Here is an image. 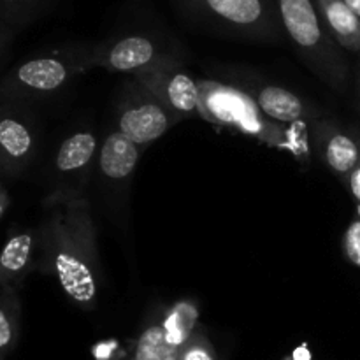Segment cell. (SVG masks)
Segmentation results:
<instances>
[{
	"mask_svg": "<svg viewBox=\"0 0 360 360\" xmlns=\"http://www.w3.org/2000/svg\"><path fill=\"white\" fill-rule=\"evenodd\" d=\"M35 269L55 278L67 299L79 309L90 311L98 304L102 267L97 229L86 197H46Z\"/></svg>",
	"mask_w": 360,
	"mask_h": 360,
	"instance_id": "cell-1",
	"label": "cell"
},
{
	"mask_svg": "<svg viewBox=\"0 0 360 360\" xmlns=\"http://www.w3.org/2000/svg\"><path fill=\"white\" fill-rule=\"evenodd\" d=\"M199 116L211 125L236 130L274 150L287 151L302 164L309 162L313 153L309 134L302 127H287L271 120L239 86L200 79Z\"/></svg>",
	"mask_w": 360,
	"mask_h": 360,
	"instance_id": "cell-2",
	"label": "cell"
},
{
	"mask_svg": "<svg viewBox=\"0 0 360 360\" xmlns=\"http://www.w3.org/2000/svg\"><path fill=\"white\" fill-rule=\"evenodd\" d=\"M285 37L306 67L334 90H343L348 63L343 48L326 27L315 0H274Z\"/></svg>",
	"mask_w": 360,
	"mask_h": 360,
	"instance_id": "cell-3",
	"label": "cell"
},
{
	"mask_svg": "<svg viewBox=\"0 0 360 360\" xmlns=\"http://www.w3.org/2000/svg\"><path fill=\"white\" fill-rule=\"evenodd\" d=\"M94 46L65 44L18 63L0 86L13 101H44L60 95L81 74L94 69Z\"/></svg>",
	"mask_w": 360,
	"mask_h": 360,
	"instance_id": "cell-4",
	"label": "cell"
},
{
	"mask_svg": "<svg viewBox=\"0 0 360 360\" xmlns=\"http://www.w3.org/2000/svg\"><path fill=\"white\" fill-rule=\"evenodd\" d=\"M195 23L231 37L257 42H280L283 25L274 0H178Z\"/></svg>",
	"mask_w": 360,
	"mask_h": 360,
	"instance_id": "cell-5",
	"label": "cell"
},
{
	"mask_svg": "<svg viewBox=\"0 0 360 360\" xmlns=\"http://www.w3.org/2000/svg\"><path fill=\"white\" fill-rule=\"evenodd\" d=\"M143 150V146L123 136L118 129L111 130L98 146L94 181H97L109 210L116 214L127 211L130 186Z\"/></svg>",
	"mask_w": 360,
	"mask_h": 360,
	"instance_id": "cell-6",
	"label": "cell"
},
{
	"mask_svg": "<svg viewBox=\"0 0 360 360\" xmlns=\"http://www.w3.org/2000/svg\"><path fill=\"white\" fill-rule=\"evenodd\" d=\"M97 136L90 129H77L58 144L51 164V192L48 197H86L95 176L98 155Z\"/></svg>",
	"mask_w": 360,
	"mask_h": 360,
	"instance_id": "cell-7",
	"label": "cell"
},
{
	"mask_svg": "<svg viewBox=\"0 0 360 360\" xmlns=\"http://www.w3.org/2000/svg\"><path fill=\"white\" fill-rule=\"evenodd\" d=\"M171 48L155 35L123 34L94 46V69H104L112 74H130L139 76L165 62L176 60Z\"/></svg>",
	"mask_w": 360,
	"mask_h": 360,
	"instance_id": "cell-8",
	"label": "cell"
},
{
	"mask_svg": "<svg viewBox=\"0 0 360 360\" xmlns=\"http://www.w3.org/2000/svg\"><path fill=\"white\" fill-rule=\"evenodd\" d=\"M179 120L151 91L132 79L116 109V129L139 146L160 139Z\"/></svg>",
	"mask_w": 360,
	"mask_h": 360,
	"instance_id": "cell-9",
	"label": "cell"
},
{
	"mask_svg": "<svg viewBox=\"0 0 360 360\" xmlns=\"http://www.w3.org/2000/svg\"><path fill=\"white\" fill-rule=\"evenodd\" d=\"M132 79L151 91L179 122L199 116V81L183 69L179 58L162 63Z\"/></svg>",
	"mask_w": 360,
	"mask_h": 360,
	"instance_id": "cell-10",
	"label": "cell"
},
{
	"mask_svg": "<svg viewBox=\"0 0 360 360\" xmlns=\"http://www.w3.org/2000/svg\"><path fill=\"white\" fill-rule=\"evenodd\" d=\"M39 137L34 123L18 111H0V169L7 174L23 172L37 155Z\"/></svg>",
	"mask_w": 360,
	"mask_h": 360,
	"instance_id": "cell-11",
	"label": "cell"
},
{
	"mask_svg": "<svg viewBox=\"0 0 360 360\" xmlns=\"http://www.w3.org/2000/svg\"><path fill=\"white\" fill-rule=\"evenodd\" d=\"M239 88L255 101L264 115L281 125L304 127L308 130L311 123L322 118L319 109L302 101L297 94L278 84H245Z\"/></svg>",
	"mask_w": 360,
	"mask_h": 360,
	"instance_id": "cell-12",
	"label": "cell"
},
{
	"mask_svg": "<svg viewBox=\"0 0 360 360\" xmlns=\"http://www.w3.org/2000/svg\"><path fill=\"white\" fill-rule=\"evenodd\" d=\"M313 153L341 178L348 179L350 172L360 162V143L334 122L316 120L308 129Z\"/></svg>",
	"mask_w": 360,
	"mask_h": 360,
	"instance_id": "cell-13",
	"label": "cell"
},
{
	"mask_svg": "<svg viewBox=\"0 0 360 360\" xmlns=\"http://www.w3.org/2000/svg\"><path fill=\"white\" fill-rule=\"evenodd\" d=\"M39 255V229L14 232L0 250V290L23 283L27 274L35 269Z\"/></svg>",
	"mask_w": 360,
	"mask_h": 360,
	"instance_id": "cell-14",
	"label": "cell"
},
{
	"mask_svg": "<svg viewBox=\"0 0 360 360\" xmlns=\"http://www.w3.org/2000/svg\"><path fill=\"white\" fill-rule=\"evenodd\" d=\"M334 41L348 51H360V20L345 0H315Z\"/></svg>",
	"mask_w": 360,
	"mask_h": 360,
	"instance_id": "cell-15",
	"label": "cell"
},
{
	"mask_svg": "<svg viewBox=\"0 0 360 360\" xmlns=\"http://www.w3.org/2000/svg\"><path fill=\"white\" fill-rule=\"evenodd\" d=\"M197 322H199V306L192 299L176 301L162 313V323L167 340L181 350L195 333Z\"/></svg>",
	"mask_w": 360,
	"mask_h": 360,
	"instance_id": "cell-16",
	"label": "cell"
},
{
	"mask_svg": "<svg viewBox=\"0 0 360 360\" xmlns=\"http://www.w3.org/2000/svg\"><path fill=\"white\" fill-rule=\"evenodd\" d=\"M179 354L181 348H176L167 340L162 315H158L144 326L132 360H179Z\"/></svg>",
	"mask_w": 360,
	"mask_h": 360,
	"instance_id": "cell-17",
	"label": "cell"
},
{
	"mask_svg": "<svg viewBox=\"0 0 360 360\" xmlns=\"http://www.w3.org/2000/svg\"><path fill=\"white\" fill-rule=\"evenodd\" d=\"M21 301L16 287L0 290V360L14 350L20 338Z\"/></svg>",
	"mask_w": 360,
	"mask_h": 360,
	"instance_id": "cell-18",
	"label": "cell"
},
{
	"mask_svg": "<svg viewBox=\"0 0 360 360\" xmlns=\"http://www.w3.org/2000/svg\"><path fill=\"white\" fill-rule=\"evenodd\" d=\"M55 0H0V18L6 23L27 25L49 11Z\"/></svg>",
	"mask_w": 360,
	"mask_h": 360,
	"instance_id": "cell-19",
	"label": "cell"
},
{
	"mask_svg": "<svg viewBox=\"0 0 360 360\" xmlns=\"http://www.w3.org/2000/svg\"><path fill=\"white\" fill-rule=\"evenodd\" d=\"M179 360H218L213 343L207 340V336L200 327H197L188 343L183 347Z\"/></svg>",
	"mask_w": 360,
	"mask_h": 360,
	"instance_id": "cell-20",
	"label": "cell"
},
{
	"mask_svg": "<svg viewBox=\"0 0 360 360\" xmlns=\"http://www.w3.org/2000/svg\"><path fill=\"white\" fill-rule=\"evenodd\" d=\"M343 246L348 259H350L355 266L360 267V221H354V224L348 227L343 239Z\"/></svg>",
	"mask_w": 360,
	"mask_h": 360,
	"instance_id": "cell-21",
	"label": "cell"
},
{
	"mask_svg": "<svg viewBox=\"0 0 360 360\" xmlns=\"http://www.w3.org/2000/svg\"><path fill=\"white\" fill-rule=\"evenodd\" d=\"M347 181H348V186H350V192L352 195H354L355 202L360 204V162L355 165L354 171L350 172Z\"/></svg>",
	"mask_w": 360,
	"mask_h": 360,
	"instance_id": "cell-22",
	"label": "cell"
},
{
	"mask_svg": "<svg viewBox=\"0 0 360 360\" xmlns=\"http://www.w3.org/2000/svg\"><path fill=\"white\" fill-rule=\"evenodd\" d=\"M9 202H11L9 193H7V190L0 185V220H2V217L6 214L7 207H9Z\"/></svg>",
	"mask_w": 360,
	"mask_h": 360,
	"instance_id": "cell-23",
	"label": "cell"
},
{
	"mask_svg": "<svg viewBox=\"0 0 360 360\" xmlns=\"http://www.w3.org/2000/svg\"><path fill=\"white\" fill-rule=\"evenodd\" d=\"M288 360H311V355H309V352L306 350V347H301L297 348L290 357H288Z\"/></svg>",
	"mask_w": 360,
	"mask_h": 360,
	"instance_id": "cell-24",
	"label": "cell"
},
{
	"mask_svg": "<svg viewBox=\"0 0 360 360\" xmlns=\"http://www.w3.org/2000/svg\"><path fill=\"white\" fill-rule=\"evenodd\" d=\"M345 2L348 4V7L357 14V18L360 20V0H345Z\"/></svg>",
	"mask_w": 360,
	"mask_h": 360,
	"instance_id": "cell-25",
	"label": "cell"
},
{
	"mask_svg": "<svg viewBox=\"0 0 360 360\" xmlns=\"http://www.w3.org/2000/svg\"><path fill=\"white\" fill-rule=\"evenodd\" d=\"M357 214H359V221H360V204H357Z\"/></svg>",
	"mask_w": 360,
	"mask_h": 360,
	"instance_id": "cell-26",
	"label": "cell"
}]
</instances>
